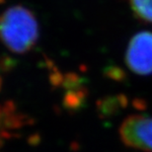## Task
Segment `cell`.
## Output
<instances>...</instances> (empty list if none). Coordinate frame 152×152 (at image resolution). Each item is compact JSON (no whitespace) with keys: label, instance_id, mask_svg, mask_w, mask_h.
Masks as SVG:
<instances>
[{"label":"cell","instance_id":"1","mask_svg":"<svg viewBox=\"0 0 152 152\" xmlns=\"http://www.w3.org/2000/svg\"><path fill=\"white\" fill-rule=\"evenodd\" d=\"M39 23L25 6L15 5L0 15V41L14 53H26L39 39Z\"/></svg>","mask_w":152,"mask_h":152},{"label":"cell","instance_id":"2","mask_svg":"<svg viewBox=\"0 0 152 152\" xmlns=\"http://www.w3.org/2000/svg\"><path fill=\"white\" fill-rule=\"evenodd\" d=\"M120 137L126 146L152 152V117L129 115L120 126Z\"/></svg>","mask_w":152,"mask_h":152},{"label":"cell","instance_id":"3","mask_svg":"<svg viewBox=\"0 0 152 152\" xmlns=\"http://www.w3.org/2000/svg\"><path fill=\"white\" fill-rule=\"evenodd\" d=\"M126 61L133 73L152 74V32L142 31L133 36L127 45Z\"/></svg>","mask_w":152,"mask_h":152},{"label":"cell","instance_id":"4","mask_svg":"<svg viewBox=\"0 0 152 152\" xmlns=\"http://www.w3.org/2000/svg\"><path fill=\"white\" fill-rule=\"evenodd\" d=\"M28 118L17 105L11 101L0 104V146L17 135L26 126Z\"/></svg>","mask_w":152,"mask_h":152},{"label":"cell","instance_id":"5","mask_svg":"<svg viewBox=\"0 0 152 152\" xmlns=\"http://www.w3.org/2000/svg\"><path fill=\"white\" fill-rule=\"evenodd\" d=\"M129 4L137 19L152 24V0H129Z\"/></svg>","mask_w":152,"mask_h":152},{"label":"cell","instance_id":"6","mask_svg":"<svg viewBox=\"0 0 152 152\" xmlns=\"http://www.w3.org/2000/svg\"><path fill=\"white\" fill-rule=\"evenodd\" d=\"M3 1H4V0H0V3H1V2H3Z\"/></svg>","mask_w":152,"mask_h":152}]
</instances>
